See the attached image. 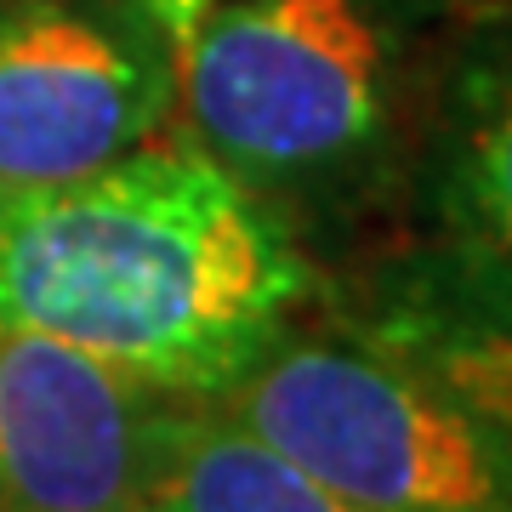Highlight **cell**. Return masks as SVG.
Segmentation results:
<instances>
[{"mask_svg":"<svg viewBox=\"0 0 512 512\" xmlns=\"http://www.w3.org/2000/svg\"><path fill=\"white\" fill-rule=\"evenodd\" d=\"M319 302V262L194 143L0 188V319L217 399Z\"/></svg>","mask_w":512,"mask_h":512,"instance_id":"obj_1","label":"cell"},{"mask_svg":"<svg viewBox=\"0 0 512 512\" xmlns=\"http://www.w3.org/2000/svg\"><path fill=\"white\" fill-rule=\"evenodd\" d=\"M456 23L461 0H194L171 131L308 245L416 177Z\"/></svg>","mask_w":512,"mask_h":512,"instance_id":"obj_2","label":"cell"},{"mask_svg":"<svg viewBox=\"0 0 512 512\" xmlns=\"http://www.w3.org/2000/svg\"><path fill=\"white\" fill-rule=\"evenodd\" d=\"M205 404L365 512H512L507 444L439 382L336 319L291 325Z\"/></svg>","mask_w":512,"mask_h":512,"instance_id":"obj_3","label":"cell"},{"mask_svg":"<svg viewBox=\"0 0 512 512\" xmlns=\"http://www.w3.org/2000/svg\"><path fill=\"white\" fill-rule=\"evenodd\" d=\"M165 0H0V188L57 183L171 137Z\"/></svg>","mask_w":512,"mask_h":512,"instance_id":"obj_4","label":"cell"},{"mask_svg":"<svg viewBox=\"0 0 512 512\" xmlns=\"http://www.w3.org/2000/svg\"><path fill=\"white\" fill-rule=\"evenodd\" d=\"M188 399L0 319V512L148 501Z\"/></svg>","mask_w":512,"mask_h":512,"instance_id":"obj_5","label":"cell"},{"mask_svg":"<svg viewBox=\"0 0 512 512\" xmlns=\"http://www.w3.org/2000/svg\"><path fill=\"white\" fill-rule=\"evenodd\" d=\"M325 319L439 382L512 450V262L433 228L365 256Z\"/></svg>","mask_w":512,"mask_h":512,"instance_id":"obj_6","label":"cell"},{"mask_svg":"<svg viewBox=\"0 0 512 512\" xmlns=\"http://www.w3.org/2000/svg\"><path fill=\"white\" fill-rule=\"evenodd\" d=\"M416 177L439 228L512 262V0H467Z\"/></svg>","mask_w":512,"mask_h":512,"instance_id":"obj_7","label":"cell"},{"mask_svg":"<svg viewBox=\"0 0 512 512\" xmlns=\"http://www.w3.org/2000/svg\"><path fill=\"white\" fill-rule=\"evenodd\" d=\"M148 507L154 512H365L205 399H188L171 421L160 473L148 484Z\"/></svg>","mask_w":512,"mask_h":512,"instance_id":"obj_8","label":"cell"},{"mask_svg":"<svg viewBox=\"0 0 512 512\" xmlns=\"http://www.w3.org/2000/svg\"><path fill=\"white\" fill-rule=\"evenodd\" d=\"M97 512H154L148 501H131V507H97Z\"/></svg>","mask_w":512,"mask_h":512,"instance_id":"obj_9","label":"cell"},{"mask_svg":"<svg viewBox=\"0 0 512 512\" xmlns=\"http://www.w3.org/2000/svg\"><path fill=\"white\" fill-rule=\"evenodd\" d=\"M461 6H467V0H461Z\"/></svg>","mask_w":512,"mask_h":512,"instance_id":"obj_10","label":"cell"}]
</instances>
